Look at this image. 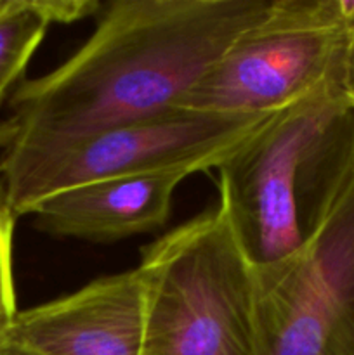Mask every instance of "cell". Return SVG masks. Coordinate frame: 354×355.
Here are the masks:
<instances>
[{"instance_id":"6da1fadb","label":"cell","mask_w":354,"mask_h":355,"mask_svg":"<svg viewBox=\"0 0 354 355\" xmlns=\"http://www.w3.org/2000/svg\"><path fill=\"white\" fill-rule=\"evenodd\" d=\"M271 0H115L62 64L24 80L0 121V151L177 110Z\"/></svg>"},{"instance_id":"7a4b0ae2","label":"cell","mask_w":354,"mask_h":355,"mask_svg":"<svg viewBox=\"0 0 354 355\" xmlns=\"http://www.w3.org/2000/svg\"><path fill=\"white\" fill-rule=\"evenodd\" d=\"M221 207L253 267L302 252L354 179V107L328 82L271 114L221 165Z\"/></svg>"},{"instance_id":"3957f363","label":"cell","mask_w":354,"mask_h":355,"mask_svg":"<svg viewBox=\"0 0 354 355\" xmlns=\"http://www.w3.org/2000/svg\"><path fill=\"white\" fill-rule=\"evenodd\" d=\"M142 355H255V269L221 203L141 248Z\"/></svg>"},{"instance_id":"277c9868","label":"cell","mask_w":354,"mask_h":355,"mask_svg":"<svg viewBox=\"0 0 354 355\" xmlns=\"http://www.w3.org/2000/svg\"><path fill=\"white\" fill-rule=\"evenodd\" d=\"M271 114L170 110L142 120L0 151V200L14 217L96 180L160 170L217 168Z\"/></svg>"},{"instance_id":"5b68a950","label":"cell","mask_w":354,"mask_h":355,"mask_svg":"<svg viewBox=\"0 0 354 355\" xmlns=\"http://www.w3.org/2000/svg\"><path fill=\"white\" fill-rule=\"evenodd\" d=\"M344 47L340 0H271L177 110L273 114L339 82Z\"/></svg>"},{"instance_id":"8992f818","label":"cell","mask_w":354,"mask_h":355,"mask_svg":"<svg viewBox=\"0 0 354 355\" xmlns=\"http://www.w3.org/2000/svg\"><path fill=\"white\" fill-rule=\"evenodd\" d=\"M253 269L255 355H354V179L302 252Z\"/></svg>"},{"instance_id":"52a82bcc","label":"cell","mask_w":354,"mask_h":355,"mask_svg":"<svg viewBox=\"0 0 354 355\" xmlns=\"http://www.w3.org/2000/svg\"><path fill=\"white\" fill-rule=\"evenodd\" d=\"M146 291L137 267L17 312L9 345L37 355H142Z\"/></svg>"},{"instance_id":"ba28073f","label":"cell","mask_w":354,"mask_h":355,"mask_svg":"<svg viewBox=\"0 0 354 355\" xmlns=\"http://www.w3.org/2000/svg\"><path fill=\"white\" fill-rule=\"evenodd\" d=\"M187 170H160L111 177L61 191L42 201L31 215L40 232L54 238L113 243L163 227L172 198Z\"/></svg>"},{"instance_id":"9c48e42d","label":"cell","mask_w":354,"mask_h":355,"mask_svg":"<svg viewBox=\"0 0 354 355\" xmlns=\"http://www.w3.org/2000/svg\"><path fill=\"white\" fill-rule=\"evenodd\" d=\"M90 0H0V104L21 78L52 23L97 16Z\"/></svg>"},{"instance_id":"30bf717a","label":"cell","mask_w":354,"mask_h":355,"mask_svg":"<svg viewBox=\"0 0 354 355\" xmlns=\"http://www.w3.org/2000/svg\"><path fill=\"white\" fill-rule=\"evenodd\" d=\"M14 220L16 217L0 200V335H6L19 312L16 305L12 272Z\"/></svg>"},{"instance_id":"8fae6325","label":"cell","mask_w":354,"mask_h":355,"mask_svg":"<svg viewBox=\"0 0 354 355\" xmlns=\"http://www.w3.org/2000/svg\"><path fill=\"white\" fill-rule=\"evenodd\" d=\"M340 9L346 21V47H344L339 83L346 99L354 107V0H340Z\"/></svg>"},{"instance_id":"7c38bea8","label":"cell","mask_w":354,"mask_h":355,"mask_svg":"<svg viewBox=\"0 0 354 355\" xmlns=\"http://www.w3.org/2000/svg\"><path fill=\"white\" fill-rule=\"evenodd\" d=\"M0 355H37V354H31L28 352V350L19 349V347H14V345H9V343H6V345L0 349Z\"/></svg>"},{"instance_id":"4fadbf2b","label":"cell","mask_w":354,"mask_h":355,"mask_svg":"<svg viewBox=\"0 0 354 355\" xmlns=\"http://www.w3.org/2000/svg\"><path fill=\"white\" fill-rule=\"evenodd\" d=\"M7 343V340H6V335H0V349H2L3 345H6Z\"/></svg>"}]
</instances>
